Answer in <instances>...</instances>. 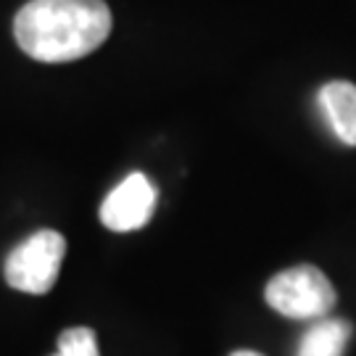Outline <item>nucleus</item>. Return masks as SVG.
<instances>
[{"mask_svg":"<svg viewBox=\"0 0 356 356\" xmlns=\"http://www.w3.org/2000/svg\"><path fill=\"white\" fill-rule=\"evenodd\" d=\"M111 26L106 0H29L13 19V38L29 58L66 64L98 51Z\"/></svg>","mask_w":356,"mask_h":356,"instance_id":"nucleus-1","label":"nucleus"},{"mask_svg":"<svg viewBox=\"0 0 356 356\" xmlns=\"http://www.w3.org/2000/svg\"><path fill=\"white\" fill-rule=\"evenodd\" d=\"M264 298L282 317L317 322L332 312L338 293L322 269L312 264H298L275 275L264 288Z\"/></svg>","mask_w":356,"mask_h":356,"instance_id":"nucleus-2","label":"nucleus"},{"mask_svg":"<svg viewBox=\"0 0 356 356\" xmlns=\"http://www.w3.org/2000/svg\"><path fill=\"white\" fill-rule=\"evenodd\" d=\"M66 256V238L56 229H38L19 243L6 259V282L13 291L29 296H45L58 280L61 261Z\"/></svg>","mask_w":356,"mask_h":356,"instance_id":"nucleus-3","label":"nucleus"},{"mask_svg":"<svg viewBox=\"0 0 356 356\" xmlns=\"http://www.w3.org/2000/svg\"><path fill=\"white\" fill-rule=\"evenodd\" d=\"M159 193L143 172H132L106 195L101 206L103 227L111 232H132L148 225Z\"/></svg>","mask_w":356,"mask_h":356,"instance_id":"nucleus-4","label":"nucleus"},{"mask_svg":"<svg viewBox=\"0 0 356 356\" xmlns=\"http://www.w3.org/2000/svg\"><path fill=\"white\" fill-rule=\"evenodd\" d=\"M319 108L330 119L332 132L346 143L356 145V85L335 79L319 90Z\"/></svg>","mask_w":356,"mask_h":356,"instance_id":"nucleus-5","label":"nucleus"},{"mask_svg":"<svg viewBox=\"0 0 356 356\" xmlns=\"http://www.w3.org/2000/svg\"><path fill=\"white\" fill-rule=\"evenodd\" d=\"M351 332H354L351 322L322 317L304 332L296 356H343Z\"/></svg>","mask_w":356,"mask_h":356,"instance_id":"nucleus-6","label":"nucleus"},{"mask_svg":"<svg viewBox=\"0 0 356 356\" xmlns=\"http://www.w3.org/2000/svg\"><path fill=\"white\" fill-rule=\"evenodd\" d=\"M53 356H101L98 338L90 327H69L58 335V351Z\"/></svg>","mask_w":356,"mask_h":356,"instance_id":"nucleus-7","label":"nucleus"},{"mask_svg":"<svg viewBox=\"0 0 356 356\" xmlns=\"http://www.w3.org/2000/svg\"><path fill=\"white\" fill-rule=\"evenodd\" d=\"M229 356H264V354H259V351H248V348H241V351H232Z\"/></svg>","mask_w":356,"mask_h":356,"instance_id":"nucleus-8","label":"nucleus"}]
</instances>
